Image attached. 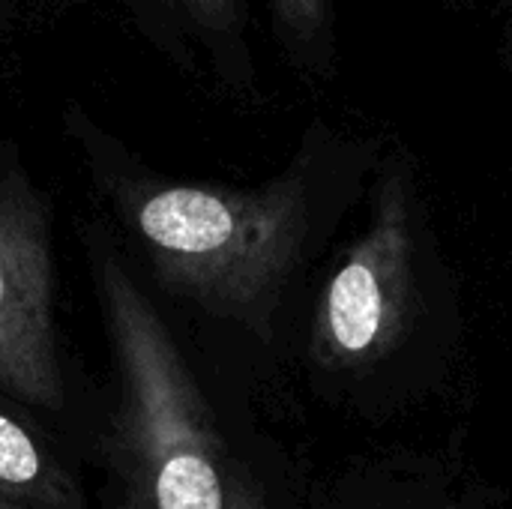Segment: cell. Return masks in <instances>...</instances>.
<instances>
[{
	"label": "cell",
	"mask_w": 512,
	"mask_h": 509,
	"mask_svg": "<svg viewBox=\"0 0 512 509\" xmlns=\"http://www.w3.org/2000/svg\"><path fill=\"white\" fill-rule=\"evenodd\" d=\"M51 243L39 195L0 168V387L36 408H60Z\"/></svg>",
	"instance_id": "obj_4"
},
{
	"label": "cell",
	"mask_w": 512,
	"mask_h": 509,
	"mask_svg": "<svg viewBox=\"0 0 512 509\" xmlns=\"http://www.w3.org/2000/svg\"><path fill=\"white\" fill-rule=\"evenodd\" d=\"M0 509H21V507H18L9 495H3V492H0Z\"/></svg>",
	"instance_id": "obj_9"
},
{
	"label": "cell",
	"mask_w": 512,
	"mask_h": 509,
	"mask_svg": "<svg viewBox=\"0 0 512 509\" xmlns=\"http://www.w3.org/2000/svg\"><path fill=\"white\" fill-rule=\"evenodd\" d=\"M0 486L24 501L75 509L66 480L45 462L30 435L6 417H0Z\"/></svg>",
	"instance_id": "obj_5"
},
{
	"label": "cell",
	"mask_w": 512,
	"mask_h": 509,
	"mask_svg": "<svg viewBox=\"0 0 512 509\" xmlns=\"http://www.w3.org/2000/svg\"><path fill=\"white\" fill-rule=\"evenodd\" d=\"M414 237L402 171H387L369 231L327 282L312 324L315 357L327 366L381 360L402 336L414 291Z\"/></svg>",
	"instance_id": "obj_3"
},
{
	"label": "cell",
	"mask_w": 512,
	"mask_h": 509,
	"mask_svg": "<svg viewBox=\"0 0 512 509\" xmlns=\"http://www.w3.org/2000/svg\"><path fill=\"white\" fill-rule=\"evenodd\" d=\"M102 300L120 375V509H228L207 405L171 333L114 261Z\"/></svg>",
	"instance_id": "obj_1"
},
{
	"label": "cell",
	"mask_w": 512,
	"mask_h": 509,
	"mask_svg": "<svg viewBox=\"0 0 512 509\" xmlns=\"http://www.w3.org/2000/svg\"><path fill=\"white\" fill-rule=\"evenodd\" d=\"M282 39L297 63L324 66L330 60V0H270Z\"/></svg>",
	"instance_id": "obj_7"
},
{
	"label": "cell",
	"mask_w": 512,
	"mask_h": 509,
	"mask_svg": "<svg viewBox=\"0 0 512 509\" xmlns=\"http://www.w3.org/2000/svg\"><path fill=\"white\" fill-rule=\"evenodd\" d=\"M183 33L210 51H243L246 6L243 0H153Z\"/></svg>",
	"instance_id": "obj_6"
},
{
	"label": "cell",
	"mask_w": 512,
	"mask_h": 509,
	"mask_svg": "<svg viewBox=\"0 0 512 509\" xmlns=\"http://www.w3.org/2000/svg\"><path fill=\"white\" fill-rule=\"evenodd\" d=\"M228 509H264L258 504V498L249 492V486L246 483H240V480H231L228 483Z\"/></svg>",
	"instance_id": "obj_8"
},
{
	"label": "cell",
	"mask_w": 512,
	"mask_h": 509,
	"mask_svg": "<svg viewBox=\"0 0 512 509\" xmlns=\"http://www.w3.org/2000/svg\"><path fill=\"white\" fill-rule=\"evenodd\" d=\"M159 276L225 315L258 312L306 237V189L285 177L261 189L144 186L132 207Z\"/></svg>",
	"instance_id": "obj_2"
}]
</instances>
